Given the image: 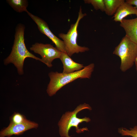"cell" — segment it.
Instances as JSON below:
<instances>
[{
  "instance_id": "obj_1",
  "label": "cell",
  "mask_w": 137,
  "mask_h": 137,
  "mask_svg": "<svg viewBox=\"0 0 137 137\" xmlns=\"http://www.w3.org/2000/svg\"><path fill=\"white\" fill-rule=\"evenodd\" d=\"M25 29V27L23 25L20 24L17 25L11 52L4 60V64L5 65L10 63L13 64L20 75L24 73V63L26 58H31L41 62V59L36 57L27 49L24 42Z\"/></svg>"
},
{
  "instance_id": "obj_2",
  "label": "cell",
  "mask_w": 137,
  "mask_h": 137,
  "mask_svg": "<svg viewBox=\"0 0 137 137\" xmlns=\"http://www.w3.org/2000/svg\"><path fill=\"white\" fill-rule=\"evenodd\" d=\"M94 67V64L92 63L80 71L71 73L50 72L48 75L50 81L46 90L47 94L52 96L64 86L77 79L90 78Z\"/></svg>"
},
{
  "instance_id": "obj_3",
  "label": "cell",
  "mask_w": 137,
  "mask_h": 137,
  "mask_svg": "<svg viewBox=\"0 0 137 137\" xmlns=\"http://www.w3.org/2000/svg\"><path fill=\"white\" fill-rule=\"evenodd\" d=\"M85 109L91 110V107L89 105L84 103L78 106L73 111L66 112L63 115L58 124L60 134L61 136L70 137L68 135V132L72 127L76 128V132L78 133L88 130L87 127L79 128L78 126L79 124L83 122H89L91 120L90 119L86 117L79 118L77 116V114L78 112Z\"/></svg>"
},
{
  "instance_id": "obj_4",
  "label": "cell",
  "mask_w": 137,
  "mask_h": 137,
  "mask_svg": "<svg viewBox=\"0 0 137 137\" xmlns=\"http://www.w3.org/2000/svg\"><path fill=\"white\" fill-rule=\"evenodd\" d=\"M113 54L121 60L120 69L125 72L133 66L137 56V44L125 36L115 48Z\"/></svg>"
},
{
  "instance_id": "obj_5",
  "label": "cell",
  "mask_w": 137,
  "mask_h": 137,
  "mask_svg": "<svg viewBox=\"0 0 137 137\" xmlns=\"http://www.w3.org/2000/svg\"><path fill=\"white\" fill-rule=\"evenodd\" d=\"M86 15L85 13H82L80 7L76 22L71 25L66 34L61 33L59 35V37L62 39L64 42L66 53L70 57L74 53L85 52L89 49L88 47L79 45L77 43V29L80 20Z\"/></svg>"
},
{
  "instance_id": "obj_6",
  "label": "cell",
  "mask_w": 137,
  "mask_h": 137,
  "mask_svg": "<svg viewBox=\"0 0 137 137\" xmlns=\"http://www.w3.org/2000/svg\"><path fill=\"white\" fill-rule=\"evenodd\" d=\"M31 50L39 54L41 62L48 67L52 66V63L55 59L60 58L62 52L50 44L36 43L30 48Z\"/></svg>"
},
{
  "instance_id": "obj_7",
  "label": "cell",
  "mask_w": 137,
  "mask_h": 137,
  "mask_svg": "<svg viewBox=\"0 0 137 137\" xmlns=\"http://www.w3.org/2000/svg\"><path fill=\"white\" fill-rule=\"evenodd\" d=\"M37 25L40 32L47 36L55 45L56 48L62 52L66 53L65 45L63 40L54 35L49 28L47 23L43 20L28 11L27 12Z\"/></svg>"
},
{
  "instance_id": "obj_8",
  "label": "cell",
  "mask_w": 137,
  "mask_h": 137,
  "mask_svg": "<svg viewBox=\"0 0 137 137\" xmlns=\"http://www.w3.org/2000/svg\"><path fill=\"white\" fill-rule=\"evenodd\" d=\"M38 124L26 119L23 122L19 124L10 123L6 128L0 132V137H10L13 135H19L31 129L37 128Z\"/></svg>"
},
{
  "instance_id": "obj_9",
  "label": "cell",
  "mask_w": 137,
  "mask_h": 137,
  "mask_svg": "<svg viewBox=\"0 0 137 137\" xmlns=\"http://www.w3.org/2000/svg\"><path fill=\"white\" fill-rule=\"evenodd\" d=\"M120 26L125 30L126 36L137 44V17L131 19H123Z\"/></svg>"
},
{
  "instance_id": "obj_10",
  "label": "cell",
  "mask_w": 137,
  "mask_h": 137,
  "mask_svg": "<svg viewBox=\"0 0 137 137\" xmlns=\"http://www.w3.org/2000/svg\"><path fill=\"white\" fill-rule=\"evenodd\" d=\"M60 59L63 65V73L68 74L80 71L84 66L74 62L66 53L62 52Z\"/></svg>"
},
{
  "instance_id": "obj_11",
  "label": "cell",
  "mask_w": 137,
  "mask_h": 137,
  "mask_svg": "<svg viewBox=\"0 0 137 137\" xmlns=\"http://www.w3.org/2000/svg\"><path fill=\"white\" fill-rule=\"evenodd\" d=\"M137 16V8L125 2L119 7L114 16V20L121 22L126 16L131 14Z\"/></svg>"
},
{
  "instance_id": "obj_12",
  "label": "cell",
  "mask_w": 137,
  "mask_h": 137,
  "mask_svg": "<svg viewBox=\"0 0 137 137\" xmlns=\"http://www.w3.org/2000/svg\"><path fill=\"white\" fill-rule=\"evenodd\" d=\"M106 14L108 16L114 15L121 5L124 3V0H104Z\"/></svg>"
},
{
  "instance_id": "obj_13",
  "label": "cell",
  "mask_w": 137,
  "mask_h": 137,
  "mask_svg": "<svg viewBox=\"0 0 137 137\" xmlns=\"http://www.w3.org/2000/svg\"><path fill=\"white\" fill-rule=\"evenodd\" d=\"M6 2L13 9L17 12H27V8L28 5V1L26 0H7Z\"/></svg>"
},
{
  "instance_id": "obj_14",
  "label": "cell",
  "mask_w": 137,
  "mask_h": 137,
  "mask_svg": "<svg viewBox=\"0 0 137 137\" xmlns=\"http://www.w3.org/2000/svg\"><path fill=\"white\" fill-rule=\"evenodd\" d=\"M118 132L122 136H128L132 137H137V126L129 129L124 128H121L118 129Z\"/></svg>"
},
{
  "instance_id": "obj_15",
  "label": "cell",
  "mask_w": 137,
  "mask_h": 137,
  "mask_svg": "<svg viewBox=\"0 0 137 137\" xmlns=\"http://www.w3.org/2000/svg\"><path fill=\"white\" fill-rule=\"evenodd\" d=\"M85 3L91 4L96 10H100L103 12L105 11V6L104 0H85Z\"/></svg>"
},
{
  "instance_id": "obj_16",
  "label": "cell",
  "mask_w": 137,
  "mask_h": 137,
  "mask_svg": "<svg viewBox=\"0 0 137 137\" xmlns=\"http://www.w3.org/2000/svg\"><path fill=\"white\" fill-rule=\"evenodd\" d=\"M26 119L24 115L20 113L15 112L10 117V123L13 124H21Z\"/></svg>"
},
{
  "instance_id": "obj_17",
  "label": "cell",
  "mask_w": 137,
  "mask_h": 137,
  "mask_svg": "<svg viewBox=\"0 0 137 137\" xmlns=\"http://www.w3.org/2000/svg\"><path fill=\"white\" fill-rule=\"evenodd\" d=\"M126 2L132 5H134L135 7L137 8V0H127Z\"/></svg>"
},
{
  "instance_id": "obj_18",
  "label": "cell",
  "mask_w": 137,
  "mask_h": 137,
  "mask_svg": "<svg viewBox=\"0 0 137 137\" xmlns=\"http://www.w3.org/2000/svg\"><path fill=\"white\" fill-rule=\"evenodd\" d=\"M134 63L137 72V56L135 60Z\"/></svg>"
}]
</instances>
